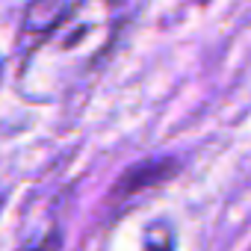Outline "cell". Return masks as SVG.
Listing matches in <instances>:
<instances>
[{
    "instance_id": "obj_1",
    "label": "cell",
    "mask_w": 251,
    "mask_h": 251,
    "mask_svg": "<svg viewBox=\"0 0 251 251\" xmlns=\"http://www.w3.org/2000/svg\"><path fill=\"white\" fill-rule=\"evenodd\" d=\"M183 169V160L177 157H151V160H139L133 166H127L118 177L115 183L109 186L106 192V204L109 207H124L130 204L133 198H139L142 192H151L169 180H175Z\"/></svg>"
},
{
    "instance_id": "obj_2",
    "label": "cell",
    "mask_w": 251,
    "mask_h": 251,
    "mask_svg": "<svg viewBox=\"0 0 251 251\" xmlns=\"http://www.w3.org/2000/svg\"><path fill=\"white\" fill-rule=\"evenodd\" d=\"M77 9V0H30L24 6L21 33L33 39H48L59 33Z\"/></svg>"
},
{
    "instance_id": "obj_3",
    "label": "cell",
    "mask_w": 251,
    "mask_h": 251,
    "mask_svg": "<svg viewBox=\"0 0 251 251\" xmlns=\"http://www.w3.org/2000/svg\"><path fill=\"white\" fill-rule=\"evenodd\" d=\"M142 251H177V233H175L172 222L154 219L142 230Z\"/></svg>"
},
{
    "instance_id": "obj_4",
    "label": "cell",
    "mask_w": 251,
    "mask_h": 251,
    "mask_svg": "<svg viewBox=\"0 0 251 251\" xmlns=\"http://www.w3.org/2000/svg\"><path fill=\"white\" fill-rule=\"evenodd\" d=\"M18 251H62V233L59 230H48L42 239H36L30 245H21Z\"/></svg>"
},
{
    "instance_id": "obj_6",
    "label": "cell",
    "mask_w": 251,
    "mask_h": 251,
    "mask_svg": "<svg viewBox=\"0 0 251 251\" xmlns=\"http://www.w3.org/2000/svg\"><path fill=\"white\" fill-rule=\"evenodd\" d=\"M0 68H3V65H0Z\"/></svg>"
},
{
    "instance_id": "obj_5",
    "label": "cell",
    "mask_w": 251,
    "mask_h": 251,
    "mask_svg": "<svg viewBox=\"0 0 251 251\" xmlns=\"http://www.w3.org/2000/svg\"><path fill=\"white\" fill-rule=\"evenodd\" d=\"M3 204H6V198H3V195H0V210H3Z\"/></svg>"
}]
</instances>
